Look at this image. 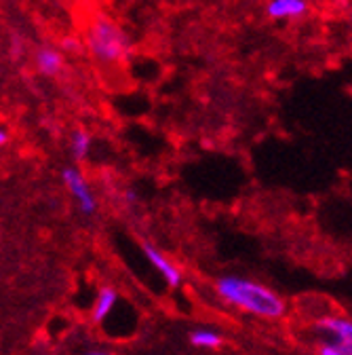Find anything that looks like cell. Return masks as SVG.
Listing matches in <instances>:
<instances>
[{
  "instance_id": "ba28073f",
  "label": "cell",
  "mask_w": 352,
  "mask_h": 355,
  "mask_svg": "<svg viewBox=\"0 0 352 355\" xmlns=\"http://www.w3.org/2000/svg\"><path fill=\"white\" fill-rule=\"evenodd\" d=\"M118 302H120V296H118V292L114 288H110V286L102 288L95 302H93V309H91L93 322L95 324H106L110 320V315L116 311Z\"/></svg>"
},
{
  "instance_id": "3957f363",
  "label": "cell",
  "mask_w": 352,
  "mask_h": 355,
  "mask_svg": "<svg viewBox=\"0 0 352 355\" xmlns=\"http://www.w3.org/2000/svg\"><path fill=\"white\" fill-rule=\"evenodd\" d=\"M62 182L66 187V191L70 193V197L76 201V209L86 216V218H93L100 209V201L98 195L93 193L91 184L86 182L84 173L76 167V165H66L62 169Z\"/></svg>"
},
{
  "instance_id": "30bf717a",
  "label": "cell",
  "mask_w": 352,
  "mask_h": 355,
  "mask_svg": "<svg viewBox=\"0 0 352 355\" xmlns=\"http://www.w3.org/2000/svg\"><path fill=\"white\" fill-rule=\"evenodd\" d=\"M190 343L196 349H217V347H222L224 338H222V334L211 328H198L190 334Z\"/></svg>"
},
{
  "instance_id": "8fae6325",
  "label": "cell",
  "mask_w": 352,
  "mask_h": 355,
  "mask_svg": "<svg viewBox=\"0 0 352 355\" xmlns=\"http://www.w3.org/2000/svg\"><path fill=\"white\" fill-rule=\"evenodd\" d=\"M319 355H352V345L342 343H321Z\"/></svg>"
},
{
  "instance_id": "277c9868",
  "label": "cell",
  "mask_w": 352,
  "mask_h": 355,
  "mask_svg": "<svg viewBox=\"0 0 352 355\" xmlns=\"http://www.w3.org/2000/svg\"><path fill=\"white\" fill-rule=\"evenodd\" d=\"M142 250H144V256L148 258V262L154 266V271L165 279V284L169 288H180L182 282H184V273L178 264H175L163 250H158L156 245L144 241L142 243Z\"/></svg>"
},
{
  "instance_id": "7c38bea8",
  "label": "cell",
  "mask_w": 352,
  "mask_h": 355,
  "mask_svg": "<svg viewBox=\"0 0 352 355\" xmlns=\"http://www.w3.org/2000/svg\"><path fill=\"white\" fill-rule=\"evenodd\" d=\"M59 51H62V53H80V51H82V44H80V40H78V38H74V36H66V38H62Z\"/></svg>"
},
{
  "instance_id": "6da1fadb",
  "label": "cell",
  "mask_w": 352,
  "mask_h": 355,
  "mask_svg": "<svg viewBox=\"0 0 352 355\" xmlns=\"http://www.w3.org/2000/svg\"><path fill=\"white\" fill-rule=\"evenodd\" d=\"M215 290L219 298L228 302L230 306L241 309L245 313L261 320H279L287 311L285 300L275 290L247 277H239V275L219 277Z\"/></svg>"
},
{
  "instance_id": "4fadbf2b",
  "label": "cell",
  "mask_w": 352,
  "mask_h": 355,
  "mask_svg": "<svg viewBox=\"0 0 352 355\" xmlns=\"http://www.w3.org/2000/svg\"><path fill=\"white\" fill-rule=\"evenodd\" d=\"M122 203H124L127 207H136V205L140 203V195H138L133 189H127V191L122 193Z\"/></svg>"
},
{
  "instance_id": "5b68a950",
  "label": "cell",
  "mask_w": 352,
  "mask_h": 355,
  "mask_svg": "<svg viewBox=\"0 0 352 355\" xmlns=\"http://www.w3.org/2000/svg\"><path fill=\"white\" fill-rule=\"evenodd\" d=\"M321 343L352 345V322L344 315H325L317 322Z\"/></svg>"
},
{
  "instance_id": "7a4b0ae2",
  "label": "cell",
  "mask_w": 352,
  "mask_h": 355,
  "mask_svg": "<svg viewBox=\"0 0 352 355\" xmlns=\"http://www.w3.org/2000/svg\"><path fill=\"white\" fill-rule=\"evenodd\" d=\"M86 47L106 66H122L133 55V42L127 32L108 15H98L86 30Z\"/></svg>"
},
{
  "instance_id": "9c48e42d",
  "label": "cell",
  "mask_w": 352,
  "mask_h": 355,
  "mask_svg": "<svg viewBox=\"0 0 352 355\" xmlns=\"http://www.w3.org/2000/svg\"><path fill=\"white\" fill-rule=\"evenodd\" d=\"M91 144H93V138L89 131L84 129H74L72 136H70V153H72V159L76 163L84 161L91 153Z\"/></svg>"
},
{
  "instance_id": "5bb4252c",
  "label": "cell",
  "mask_w": 352,
  "mask_h": 355,
  "mask_svg": "<svg viewBox=\"0 0 352 355\" xmlns=\"http://www.w3.org/2000/svg\"><path fill=\"white\" fill-rule=\"evenodd\" d=\"M9 53H11V58H13V60H17V58L24 53V40H21L19 36H13V38H11V47H9Z\"/></svg>"
},
{
  "instance_id": "2e32d148",
  "label": "cell",
  "mask_w": 352,
  "mask_h": 355,
  "mask_svg": "<svg viewBox=\"0 0 352 355\" xmlns=\"http://www.w3.org/2000/svg\"><path fill=\"white\" fill-rule=\"evenodd\" d=\"M84 355H114V353L104 351V349H95V351H89V353H84Z\"/></svg>"
},
{
  "instance_id": "8992f818",
  "label": "cell",
  "mask_w": 352,
  "mask_h": 355,
  "mask_svg": "<svg viewBox=\"0 0 352 355\" xmlns=\"http://www.w3.org/2000/svg\"><path fill=\"white\" fill-rule=\"evenodd\" d=\"M308 11H311L308 0H268L266 5V15L275 21L302 19Z\"/></svg>"
},
{
  "instance_id": "52a82bcc",
  "label": "cell",
  "mask_w": 352,
  "mask_h": 355,
  "mask_svg": "<svg viewBox=\"0 0 352 355\" xmlns=\"http://www.w3.org/2000/svg\"><path fill=\"white\" fill-rule=\"evenodd\" d=\"M34 60H36L38 72L45 76H57L64 70V53L57 47H51V44H42V47H38L34 53Z\"/></svg>"
},
{
  "instance_id": "9a60e30c",
  "label": "cell",
  "mask_w": 352,
  "mask_h": 355,
  "mask_svg": "<svg viewBox=\"0 0 352 355\" xmlns=\"http://www.w3.org/2000/svg\"><path fill=\"white\" fill-rule=\"evenodd\" d=\"M7 142H9V129L3 123H0V148H3Z\"/></svg>"
}]
</instances>
